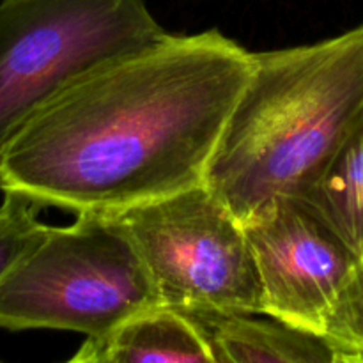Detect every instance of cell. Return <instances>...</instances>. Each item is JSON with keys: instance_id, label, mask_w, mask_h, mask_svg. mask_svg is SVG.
<instances>
[{"instance_id": "7a4b0ae2", "label": "cell", "mask_w": 363, "mask_h": 363, "mask_svg": "<svg viewBox=\"0 0 363 363\" xmlns=\"http://www.w3.org/2000/svg\"><path fill=\"white\" fill-rule=\"evenodd\" d=\"M252 62L206 174L241 222L280 195L307 197L328 169L363 110V25Z\"/></svg>"}, {"instance_id": "8fae6325", "label": "cell", "mask_w": 363, "mask_h": 363, "mask_svg": "<svg viewBox=\"0 0 363 363\" xmlns=\"http://www.w3.org/2000/svg\"><path fill=\"white\" fill-rule=\"evenodd\" d=\"M339 363H363V268L344 289L325 332Z\"/></svg>"}, {"instance_id": "52a82bcc", "label": "cell", "mask_w": 363, "mask_h": 363, "mask_svg": "<svg viewBox=\"0 0 363 363\" xmlns=\"http://www.w3.org/2000/svg\"><path fill=\"white\" fill-rule=\"evenodd\" d=\"M204 335L215 363H339L326 337L259 314H186Z\"/></svg>"}, {"instance_id": "3957f363", "label": "cell", "mask_w": 363, "mask_h": 363, "mask_svg": "<svg viewBox=\"0 0 363 363\" xmlns=\"http://www.w3.org/2000/svg\"><path fill=\"white\" fill-rule=\"evenodd\" d=\"M162 303L137 247L116 216L77 215L45 233L0 282V330L105 335Z\"/></svg>"}, {"instance_id": "8992f818", "label": "cell", "mask_w": 363, "mask_h": 363, "mask_svg": "<svg viewBox=\"0 0 363 363\" xmlns=\"http://www.w3.org/2000/svg\"><path fill=\"white\" fill-rule=\"evenodd\" d=\"M262 287V314L325 337L360 269L357 255L308 201L280 195L243 222Z\"/></svg>"}, {"instance_id": "5b68a950", "label": "cell", "mask_w": 363, "mask_h": 363, "mask_svg": "<svg viewBox=\"0 0 363 363\" xmlns=\"http://www.w3.org/2000/svg\"><path fill=\"white\" fill-rule=\"evenodd\" d=\"M116 218L137 247L162 303L184 314H262L261 279L243 222L206 183Z\"/></svg>"}, {"instance_id": "ba28073f", "label": "cell", "mask_w": 363, "mask_h": 363, "mask_svg": "<svg viewBox=\"0 0 363 363\" xmlns=\"http://www.w3.org/2000/svg\"><path fill=\"white\" fill-rule=\"evenodd\" d=\"M69 362L215 363L204 335L184 312L165 303L152 305L99 337H85Z\"/></svg>"}, {"instance_id": "30bf717a", "label": "cell", "mask_w": 363, "mask_h": 363, "mask_svg": "<svg viewBox=\"0 0 363 363\" xmlns=\"http://www.w3.org/2000/svg\"><path fill=\"white\" fill-rule=\"evenodd\" d=\"M41 209L43 206L27 195L4 191L0 204V282L45 233L46 225L39 220Z\"/></svg>"}, {"instance_id": "9c48e42d", "label": "cell", "mask_w": 363, "mask_h": 363, "mask_svg": "<svg viewBox=\"0 0 363 363\" xmlns=\"http://www.w3.org/2000/svg\"><path fill=\"white\" fill-rule=\"evenodd\" d=\"M303 199L354 252L363 222V110L321 179Z\"/></svg>"}, {"instance_id": "6da1fadb", "label": "cell", "mask_w": 363, "mask_h": 363, "mask_svg": "<svg viewBox=\"0 0 363 363\" xmlns=\"http://www.w3.org/2000/svg\"><path fill=\"white\" fill-rule=\"evenodd\" d=\"M252 66L215 28L113 57L18 128L0 152V190L116 216L204 184Z\"/></svg>"}, {"instance_id": "277c9868", "label": "cell", "mask_w": 363, "mask_h": 363, "mask_svg": "<svg viewBox=\"0 0 363 363\" xmlns=\"http://www.w3.org/2000/svg\"><path fill=\"white\" fill-rule=\"evenodd\" d=\"M165 34L147 0H0V152L77 78Z\"/></svg>"}, {"instance_id": "7c38bea8", "label": "cell", "mask_w": 363, "mask_h": 363, "mask_svg": "<svg viewBox=\"0 0 363 363\" xmlns=\"http://www.w3.org/2000/svg\"><path fill=\"white\" fill-rule=\"evenodd\" d=\"M354 255H357L358 262H360V268H363V222L360 227V233H358L357 243H354Z\"/></svg>"}]
</instances>
